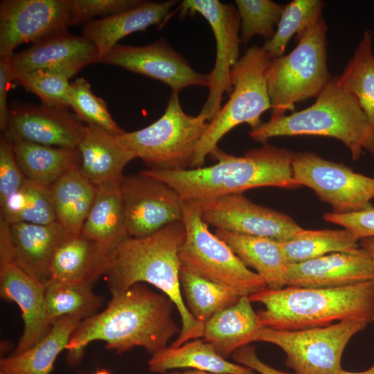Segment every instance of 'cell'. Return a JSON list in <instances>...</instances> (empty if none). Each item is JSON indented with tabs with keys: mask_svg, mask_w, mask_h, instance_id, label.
Here are the masks:
<instances>
[{
	"mask_svg": "<svg viewBox=\"0 0 374 374\" xmlns=\"http://www.w3.org/2000/svg\"><path fill=\"white\" fill-rule=\"evenodd\" d=\"M287 264L297 263L328 253L359 249V241L348 230L303 229L292 239L280 242Z\"/></svg>",
	"mask_w": 374,
	"mask_h": 374,
	"instance_id": "e575fe53",
	"label": "cell"
},
{
	"mask_svg": "<svg viewBox=\"0 0 374 374\" xmlns=\"http://www.w3.org/2000/svg\"><path fill=\"white\" fill-rule=\"evenodd\" d=\"M336 77L339 86L358 100L374 128V55L372 30H364L343 73Z\"/></svg>",
	"mask_w": 374,
	"mask_h": 374,
	"instance_id": "d6a6232c",
	"label": "cell"
},
{
	"mask_svg": "<svg viewBox=\"0 0 374 374\" xmlns=\"http://www.w3.org/2000/svg\"><path fill=\"white\" fill-rule=\"evenodd\" d=\"M197 201L204 221L216 229L278 242L289 240L303 230L288 215L257 204L242 193Z\"/></svg>",
	"mask_w": 374,
	"mask_h": 374,
	"instance_id": "9a60e30c",
	"label": "cell"
},
{
	"mask_svg": "<svg viewBox=\"0 0 374 374\" xmlns=\"http://www.w3.org/2000/svg\"><path fill=\"white\" fill-rule=\"evenodd\" d=\"M359 246L368 254L371 259L373 268V280L374 281V237L360 240Z\"/></svg>",
	"mask_w": 374,
	"mask_h": 374,
	"instance_id": "bcb514c9",
	"label": "cell"
},
{
	"mask_svg": "<svg viewBox=\"0 0 374 374\" xmlns=\"http://www.w3.org/2000/svg\"><path fill=\"white\" fill-rule=\"evenodd\" d=\"M373 278L371 259L359 247L288 264L285 282L286 286L327 288L373 280Z\"/></svg>",
	"mask_w": 374,
	"mask_h": 374,
	"instance_id": "ffe728a7",
	"label": "cell"
},
{
	"mask_svg": "<svg viewBox=\"0 0 374 374\" xmlns=\"http://www.w3.org/2000/svg\"><path fill=\"white\" fill-rule=\"evenodd\" d=\"M28 91L39 97L42 104L56 107H69L70 82L67 75L47 69H38L12 75Z\"/></svg>",
	"mask_w": 374,
	"mask_h": 374,
	"instance_id": "ab89813d",
	"label": "cell"
},
{
	"mask_svg": "<svg viewBox=\"0 0 374 374\" xmlns=\"http://www.w3.org/2000/svg\"><path fill=\"white\" fill-rule=\"evenodd\" d=\"M222 239L247 267L255 270L267 288L281 289L286 286L287 262L280 242L271 238L252 236L216 229Z\"/></svg>",
	"mask_w": 374,
	"mask_h": 374,
	"instance_id": "484cf974",
	"label": "cell"
},
{
	"mask_svg": "<svg viewBox=\"0 0 374 374\" xmlns=\"http://www.w3.org/2000/svg\"><path fill=\"white\" fill-rule=\"evenodd\" d=\"M272 60L262 46H252L232 66L233 91L228 101L208 122L193 154L191 168L202 167L206 157L234 127L247 123L253 129L262 123V114L271 109L267 71Z\"/></svg>",
	"mask_w": 374,
	"mask_h": 374,
	"instance_id": "52a82bcc",
	"label": "cell"
},
{
	"mask_svg": "<svg viewBox=\"0 0 374 374\" xmlns=\"http://www.w3.org/2000/svg\"><path fill=\"white\" fill-rule=\"evenodd\" d=\"M100 62L98 51L90 40L68 30L46 37L10 59L12 75L38 69L62 72L73 77L89 64Z\"/></svg>",
	"mask_w": 374,
	"mask_h": 374,
	"instance_id": "d6986e66",
	"label": "cell"
},
{
	"mask_svg": "<svg viewBox=\"0 0 374 374\" xmlns=\"http://www.w3.org/2000/svg\"><path fill=\"white\" fill-rule=\"evenodd\" d=\"M249 298L264 306L257 312L260 325L276 330L321 327L352 319L374 321L373 280L327 288H266Z\"/></svg>",
	"mask_w": 374,
	"mask_h": 374,
	"instance_id": "277c9868",
	"label": "cell"
},
{
	"mask_svg": "<svg viewBox=\"0 0 374 374\" xmlns=\"http://www.w3.org/2000/svg\"><path fill=\"white\" fill-rule=\"evenodd\" d=\"M0 294L21 310L24 331L13 354L20 353L41 341L52 324L46 311L44 283L37 280L15 261L8 224L0 220Z\"/></svg>",
	"mask_w": 374,
	"mask_h": 374,
	"instance_id": "4fadbf2b",
	"label": "cell"
},
{
	"mask_svg": "<svg viewBox=\"0 0 374 374\" xmlns=\"http://www.w3.org/2000/svg\"><path fill=\"white\" fill-rule=\"evenodd\" d=\"M0 374H3V373L0 372Z\"/></svg>",
	"mask_w": 374,
	"mask_h": 374,
	"instance_id": "f907efd6",
	"label": "cell"
},
{
	"mask_svg": "<svg viewBox=\"0 0 374 374\" xmlns=\"http://www.w3.org/2000/svg\"><path fill=\"white\" fill-rule=\"evenodd\" d=\"M82 321L64 317L55 321L49 332L31 348L0 361L3 374H50L54 363L69 341L71 336Z\"/></svg>",
	"mask_w": 374,
	"mask_h": 374,
	"instance_id": "f1b7e54d",
	"label": "cell"
},
{
	"mask_svg": "<svg viewBox=\"0 0 374 374\" xmlns=\"http://www.w3.org/2000/svg\"><path fill=\"white\" fill-rule=\"evenodd\" d=\"M179 281L186 308L204 326L214 314L235 304L242 296L222 285L182 267Z\"/></svg>",
	"mask_w": 374,
	"mask_h": 374,
	"instance_id": "836d02e7",
	"label": "cell"
},
{
	"mask_svg": "<svg viewBox=\"0 0 374 374\" xmlns=\"http://www.w3.org/2000/svg\"><path fill=\"white\" fill-rule=\"evenodd\" d=\"M337 374H374V363L368 369L359 372H351L341 368Z\"/></svg>",
	"mask_w": 374,
	"mask_h": 374,
	"instance_id": "c3c4849f",
	"label": "cell"
},
{
	"mask_svg": "<svg viewBox=\"0 0 374 374\" xmlns=\"http://www.w3.org/2000/svg\"><path fill=\"white\" fill-rule=\"evenodd\" d=\"M292 174L296 184L312 189L332 213H347L371 206L374 178L357 173L312 152H295Z\"/></svg>",
	"mask_w": 374,
	"mask_h": 374,
	"instance_id": "8fae6325",
	"label": "cell"
},
{
	"mask_svg": "<svg viewBox=\"0 0 374 374\" xmlns=\"http://www.w3.org/2000/svg\"><path fill=\"white\" fill-rule=\"evenodd\" d=\"M1 220L8 224L57 222L50 186L26 179L21 188L0 206Z\"/></svg>",
	"mask_w": 374,
	"mask_h": 374,
	"instance_id": "d590c367",
	"label": "cell"
},
{
	"mask_svg": "<svg viewBox=\"0 0 374 374\" xmlns=\"http://www.w3.org/2000/svg\"><path fill=\"white\" fill-rule=\"evenodd\" d=\"M73 25L71 0L0 2V57H11L24 43L39 42Z\"/></svg>",
	"mask_w": 374,
	"mask_h": 374,
	"instance_id": "2e32d148",
	"label": "cell"
},
{
	"mask_svg": "<svg viewBox=\"0 0 374 374\" xmlns=\"http://www.w3.org/2000/svg\"><path fill=\"white\" fill-rule=\"evenodd\" d=\"M327 30L321 17L296 38L290 53L272 60L267 71L270 121L292 111L297 103L317 98L332 78L327 65Z\"/></svg>",
	"mask_w": 374,
	"mask_h": 374,
	"instance_id": "8992f818",
	"label": "cell"
},
{
	"mask_svg": "<svg viewBox=\"0 0 374 374\" xmlns=\"http://www.w3.org/2000/svg\"><path fill=\"white\" fill-rule=\"evenodd\" d=\"M84 125L67 108L20 105L12 109L6 130L10 141H24L44 145L77 148Z\"/></svg>",
	"mask_w": 374,
	"mask_h": 374,
	"instance_id": "ac0fdd59",
	"label": "cell"
},
{
	"mask_svg": "<svg viewBox=\"0 0 374 374\" xmlns=\"http://www.w3.org/2000/svg\"><path fill=\"white\" fill-rule=\"evenodd\" d=\"M57 222L73 234L81 233L93 202L96 186L81 172L73 168L51 186Z\"/></svg>",
	"mask_w": 374,
	"mask_h": 374,
	"instance_id": "4dcf8cb0",
	"label": "cell"
},
{
	"mask_svg": "<svg viewBox=\"0 0 374 374\" xmlns=\"http://www.w3.org/2000/svg\"><path fill=\"white\" fill-rule=\"evenodd\" d=\"M319 136L336 139L358 160L364 150L374 156V128L358 100L332 77L311 106L251 129L249 136L262 144L279 136Z\"/></svg>",
	"mask_w": 374,
	"mask_h": 374,
	"instance_id": "5b68a950",
	"label": "cell"
},
{
	"mask_svg": "<svg viewBox=\"0 0 374 374\" xmlns=\"http://www.w3.org/2000/svg\"><path fill=\"white\" fill-rule=\"evenodd\" d=\"M249 296L214 314L204 324L202 339L222 357L227 359L238 349L255 341L262 328Z\"/></svg>",
	"mask_w": 374,
	"mask_h": 374,
	"instance_id": "d4e9b609",
	"label": "cell"
},
{
	"mask_svg": "<svg viewBox=\"0 0 374 374\" xmlns=\"http://www.w3.org/2000/svg\"><path fill=\"white\" fill-rule=\"evenodd\" d=\"M130 237L150 235L183 221V202L168 184L141 172L123 176L120 182Z\"/></svg>",
	"mask_w": 374,
	"mask_h": 374,
	"instance_id": "5bb4252c",
	"label": "cell"
},
{
	"mask_svg": "<svg viewBox=\"0 0 374 374\" xmlns=\"http://www.w3.org/2000/svg\"><path fill=\"white\" fill-rule=\"evenodd\" d=\"M112 249L81 233L71 234L53 256L49 279L93 285L103 276Z\"/></svg>",
	"mask_w": 374,
	"mask_h": 374,
	"instance_id": "cb8c5ba5",
	"label": "cell"
},
{
	"mask_svg": "<svg viewBox=\"0 0 374 374\" xmlns=\"http://www.w3.org/2000/svg\"><path fill=\"white\" fill-rule=\"evenodd\" d=\"M323 218L327 222L339 225L348 230L359 241L374 237V207L372 205L347 213L327 212L323 213Z\"/></svg>",
	"mask_w": 374,
	"mask_h": 374,
	"instance_id": "7bdbcfd3",
	"label": "cell"
},
{
	"mask_svg": "<svg viewBox=\"0 0 374 374\" xmlns=\"http://www.w3.org/2000/svg\"><path fill=\"white\" fill-rule=\"evenodd\" d=\"M78 149L80 170L96 186L120 180L127 164L136 159L118 134L93 125H84Z\"/></svg>",
	"mask_w": 374,
	"mask_h": 374,
	"instance_id": "7402d4cb",
	"label": "cell"
},
{
	"mask_svg": "<svg viewBox=\"0 0 374 374\" xmlns=\"http://www.w3.org/2000/svg\"><path fill=\"white\" fill-rule=\"evenodd\" d=\"M14 154L12 143L0 137V206L16 193L26 180Z\"/></svg>",
	"mask_w": 374,
	"mask_h": 374,
	"instance_id": "60d3db41",
	"label": "cell"
},
{
	"mask_svg": "<svg viewBox=\"0 0 374 374\" xmlns=\"http://www.w3.org/2000/svg\"><path fill=\"white\" fill-rule=\"evenodd\" d=\"M185 238L183 221L144 238L128 237L111 250L103 274L112 295L147 283L173 301L181 321L179 335L170 345L175 347L202 338L204 328L188 311L181 293L179 253Z\"/></svg>",
	"mask_w": 374,
	"mask_h": 374,
	"instance_id": "7a4b0ae2",
	"label": "cell"
},
{
	"mask_svg": "<svg viewBox=\"0 0 374 374\" xmlns=\"http://www.w3.org/2000/svg\"><path fill=\"white\" fill-rule=\"evenodd\" d=\"M12 143L24 177L31 181L51 186L69 170L80 168L78 148H57L24 141Z\"/></svg>",
	"mask_w": 374,
	"mask_h": 374,
	"instance_id": "f546056e",
	"label": "cell"
},
{
	"mask_svg": "<svg viewBox=\"0 0 374 374\" xmlns=\"http://www.w3.org/2000/svg\"><path fill=\"white\" fill-rule=\"evenodd\" d=\"M143 2L141 0H71L73 25L94 17H110Z\"/></svg>",
	"mask_w": 374,
	"mask_h": 374,
	"instance_id": "b9f144b4",
	"label": "cell"
},
{
	"mask_svg": "<svg viewBox=\"0 0 374 374\" xmlns=\"http://www.w3.org/2000/svg\"><path fill=\"white\" fill-rule=\"evenodd\" d=\"M326 3L321 0H292L284 7L273 37L263 48L271 59L283 55L291 38L299 37L314 21L322 17Z\"/></svg>",
	"mask_w": 374,
	"mask_h": 374,
	"instance_id": "8d00e7d4",
	"label": "cell"
},
{
	"mask_svg": "<svg viewBox=\"0 0 374 374\" xmlns=\"http://www.w3.org/2000/svg\"><path fill=\"white\" fill-rule=\"evenodd\" d=\"M368 324L352 319L295 330L262 327L255 341L279 347L286 355V366L295 374H337L342 368L341 357L346 345Z\"/></svg>",
	"mask_w": 374,
	"mask_h": 374,
	"instance_id": "30bf717a",
	"label": "cell"
},
{
	"mask_svg": "<svg viewBox=\"0 0 374 374\" xmlns=\"http://www.w3.org/2000/svg\"><path fill=\"white\" fill-rule=\"evenodd\" d=\"M92 285L70 283L48 279L44 283L47 317L53 325L64 317L84 320L98 313L103 297L96 294Z\"/></svg>",
	"mask_w": 374,
	"mask_h": 374,
	"instance_id": "1f68e13d",
	"label": "cell"
},
{
	"mask_svg": "<svg viewBox=\"0 0 374 374\" xmlns=\"http://www.w3.org/2000/svg\"><path fill=\"white\" fill-rule=\"evenodd\" d=\"M295 152L267 143L238 157L216 148L214 165L183 170L145 169L140 172L172 187L184 200H204L242 193L260 187L294 189L292 161Z\"/></svg>",
	"mask_w": 374,
	"mask_h": 374,
	"instance_id": "3957f363",
	"label": "cell"
},
{
	"mask_svg": "<svg viewBox=\"0 0 374 374\" xmlns=\"http://www.w3.org/2000/svg\"><path fill=\"white\" fill-rule=\"evenodd\" d=\"M179 93L172 91L163 115L148 126L118 134L119 141L150 169L183 170L190 168L196 148L208 122L200 114H186Z\"/></svg>",
	"mask_w": 374,
	"mask_h": 374,
	"instance_id": "9c48e42d",
	"label": "cell"
},
{
	"mask_svg": "<svg viewBox=\"0 0 374 374\" xmlns=\"http://www.w3.org/2000/svg\"><path fill=\"white\" fill-rule=\"evenodd\" d=\"M180 16L199 13L212 28L216 44L215 61L208 73V96L199 112L208 121L221 108L224 93L231 94L233 86L231 69L239 60L240 19L232 4L217 0H184L179 7Z\"/></svg>",
	"mask_w": 374,
	"mask_h": 374,
	"instance_id": "7c38bea8",
	"label": "cell"
},
{
	"mask_svg": "<svg viewBox=\"0 0 374 374\" xmlns=\"http://www.w3.org/2000/svg\"><path fill=\"white\" fill-rule=\"evenodd\" d=\"M159 80L179 93L191 86L208 87V74L196 71L164 39L142 46L116 44L100 60Z\"/></svg>",
	"mask_w": 374,
	"mask_h": 374,
	"instance_id": "e0dca14e",
	"label": "cell"
},
{
	"mask_svg": "<svg viewBox=\"0 0 374 374\" xmlns=\"http://www.w3.org/2000/svg\"><path fill=\"white\" fill-rule=\"evenodd\" d=\"M10 57H0V129L3 132L8 125L10 111L7 104L9 83L12 80Z\"/></svg>",
	"mask_w": 374,
	"mask_h": 374,
	"instance_id": "f6af8a7d",
	"label": "cell"
},
{
	"mask_svg": "<svg viewBox=\"0 0 374 374\" xmlns=\"http://www.w3.org/2000/svg\"><path fill=\"white\" fill-rule=\"evenodd\" d=\"M240 19L241 43L247 44L258 35L265 42L274 35V26L278 24L285 6L271 0H236Z\"/></svg>",
	"mask_w": 374,
	"mask_h": 374,
	"instance_id": "74e56055",
	"label": "cell"
},
{
	"mask_svg": "<svg viewBox=\"0 0 374 374\" xmlns=\"http://www.w3.org/2000/svg\"><path fill=\"white\" fill-rule=\"evenodd\" d=\"M177 1H145L114 15L91 20L82 30V36L96 46L100 60L118 42L125 36L145 30L154 25L163 24L170 17Z\"/></svg>",
	"mask_w": 374,
	"mask_h": 374,
	"instance_id": "603a6c76",
	"label": "cell"
},
{
	"mask_svg": "<svg viewBox=\"0 0 374 374\" xmlns=\"http://www.w3.org/2000/svg\"><path fill=\"white\" fill-rule=\"evenodd\" d=\"M165 374H229V373H213V372H208V371H204L190 369V370H186L183 372L174 371L171 373H166Z\"/></svg>",
	"mask_w": 374,
	"mask_h": 374,
	"instance_id": "7dc6e473",
	"label": "cell"
},
{
	"mask_svg": "<svg viewBox=\"0 0 374 374\" xmlns=\"http://www.w3.org/2000/svg\"><path fill=\"white\" fill-rule=\"evenodd\" d=\"M112 296L104 310L82 320L73 332L66 347L69 366L79 364L94 341H104L117 353L140 346L153 355L179 333L172 317L175 305L164 294L139 283Z\"/></svg>",
	"mask_w": 374,
	"mask_h": 374,
	"instance_id": "6da1fadb",
	"label": "cell"
},
{
	"mask_svg": "<svg viewBox=\"0 0 374 374\" xmlns=\"http://www.w3.org/2000/svg\"><path fill=\"white\" fill-rule=\"evenodd\" d=\"M231 357L239 364L249 367L260 374H291L263 362L257 356L255 347L249 344L235 350Z\"/></svg>",
	"mask_w": 374,
	"mask_h": 374,
	"instance_id": "ee69618b",
	"label": "cell"
},
{
	"mask_svg": "<svg viewBox=\"0 0 374 374\" xmlns=\"http://www.w3.org/2000/svg\"><path fill=\"white\" fill-rule=\"evenodd\" d=\"M92 374H110V372L106 369H101L96 371L95 373Z\"/></svg>",
	"mask_w": 374,
	"mask_h": 374,
	"instance_id": "681fc988",
	"label": "cell"
},
{
	"mask_svg": "<svg viewBox=\"0 0 374 374\" xmlns=\"http://www.w3.org/2000/svg\"><path fill=\"white\" fill-rule=\"evenodd\" d=\"M152 373L189 368L208 372L229 374H256L251 368L232 363L220 356L203 339H195L179 346H168L152 355L148 362Z\"/></svg>",
	"mask_w": 374,
	"mask_h": 374,
	"instance_id": "83f0119b",
	"label": "cell"
},
{
	"mask_svg": "<svg viewBox=\"0 0 374 374\" xmlns=\"http://www.w3.org/2000/svg\"><path fill=\"white\" fill-rule=\"evenodd\" d=\"M69 107L75 116L87 125H93L116 134L125 132L114 121L105 102L96 96L89 82L78 78L70 83Z\"/></svg>",
	"mask_w": 374,
	"mask_h": 374,
	"instance_id": "f35d334b",
	"label": "cell"
},
{
	"mask_svg": "<svg viewBox=\"0 0 374 374\" xmlns=\"http://www.w3.org/2000/svg\"><path fill=\"white\" fill-rule=\"evenodd\" d=\"M121 179L96 186L93 202L81 230L84 235L112 249L130 237Z\"/></svg>",
	"mask_w": 374,
	"mask_h": 374,
	"instance_id": "4316f807",
	"label": "cell"
},
{
	"mask_svg": "<svg viewBox=\"0 0 374 374\" xmlns=\"http://www.w3.org/2000/svg\"><path fill=\"white\" fill-rule=\"evenodd\" d=\"M8 229L12 255L17 264L42 283L48 280L54 253L73 233L57 222L48 224L19 222L8 224Z\"/></svg>",
	"mask_w": 374,
	"mask_h": 374,
	"instance_id": "44dd1931",
	"label": "cell"
},
{
	"mask_svg": "<svg viewBox=\"0 0 374 374\" xmlns=\"http://www.w3.org/2000/svg\"><path fill=\"white\" fill-rule=\"evenodd\" d=\"M186 238L179 250L181 267L249 296L267 288L263 279L249 269L231 247L211 233L202 217L199 202L184 200Z\"/></svg>",
	"mask_w": 374,
	"mask_h": 374,
	"instance_id": "ba28073f",
	"label": "cell"
}]
</instances>
